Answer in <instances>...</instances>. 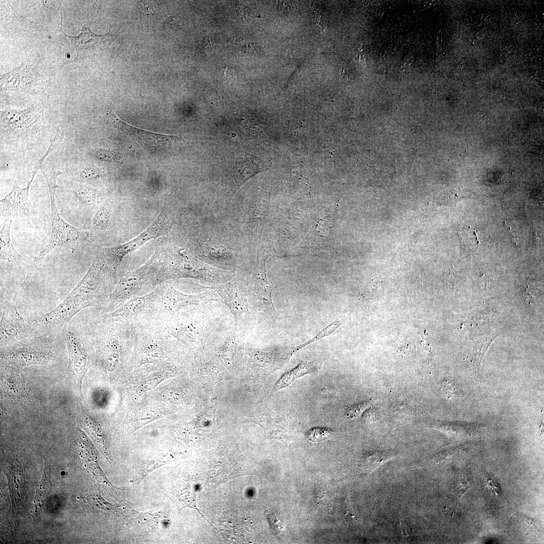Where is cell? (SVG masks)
Segmentation results:
<instances>
[{"mask_svg":"<svg viewBox=\"0 0 544 544\" xmlns=\"http://www.w3.org/2000/svg\"><path fill=\"white\" fill-rule=\"evenodd\" d=\"M229 308L235 322V333L241 335L250 326L251 306L246 287L232 281L212 288Z\"/></svg>","mask_w":544,"mask_h":544,"instance_id":"obj_8","label":"cell"},{"mask_svg":"<svg viewBox=\"0 0 544 544\" xmlns=\"http://www.w3.org/2000/svg\"><path fill=\"white\" fill-rule=\"evenodd\" d=\"M156 284L173 279L191 278L209 282L226 280L229 272L198 260L184 249L176 250L166 259L159 257Z\"/></svg>","mask_w":544,"mask_h":544,"instance_id":"obj_2","label":"cell"},{"mask_svg":"<svg viewBox=\"0 0 544 544\" xmlns=\"http://www.w3.org/2000/svg\"><path fill=\"white\" fill-rule=\"evenodd\" d=\"M245 50L248 53H251L253 54H257L258 53V48H256V47L253 44H248L245 47Z\"/></svg>","mask_w":544,"mask_h":544,"instance_id":"obj_35","label":"cell"},{"mask_svg":"<svg viewBox=\"0 0 544 544\" xmlns=\"http://www.w3.org/2000/svg\"><path fill=\"white\" fill-rule=\"evenodd\" d=\"M199 308L178 312L155 322L170 337L185 344L200 343L213 331L217 322Z\"/></svg>","mask_w":544,"mask_h":544,"instance_id":"obj_3","label":"cell"},{"mask_svg":"<svg viewBox=\"0 0 544 544\" xmlns=\"http://www.w3.org/2000/svg\"><path fill=\"white\" fill-rule=\"evenodd\" d=\"M215 298L216 296L211 292L187 294L178 291L171 285L164 286L156 320L163 319L179 312L181 310L188 306H198L203 301Z\"/></svg>","mask_w":544,"mask_h":544,"instance_id":"obj_12","label":"cell"},{"mask_svg":"<svg viewBox=\"0 0 544 544\" xmlns=\"http://www.w3.org/2000/svg\"><path fill=\"white\" fill-rule=\"evenodd\" d=\"M108 274H115L100 254L65 299L56 308L39 317L37 323L48 328L62 327L82 310L101 302L106 296L104 282Z\"/></svg>","mask_w":544,"mask_h":544,"instance_id":"obj_1","label":"cell"},{"mask_svg":"<svg viewBox=\"0 0 544 544\" xmlns=\"http://www.w3.org/2000/svg\"><path fill=\"white\" fill-rule=\"evenodd\" d=\"M51 356L40 349L22 346L6 354L3 358L8 362L17 366L46 363Z\"/></svg>","mask_w":544,"mask_h":544,"instance_id":"obj_16","label":"cell"},{"mask_svg":"<svg viewBox=\"0 0 544 544\" xmlns=\"http://www.w3.org/2000/svg\"><path fill=\"white\" fill-rule=\"evenodd\" d=\"M92 154L98 159L109 162H119L120 157L116 154L105 149H96L93 150Z\"/></svg>","mask_w":544,"mask_h":544,"instance_id":"obj_28","label":"cell"},{"mask_svg":"<svg viewBox=\"0 0 544 544\" xmlns=\"http://www.w3.org/2000/svg\"><path fill=\"white\" fill-rule=\"evenodd\" d=\"M157 251L140 267L122 276L106 300L103 310L108 313L136 296L147 286L156 285L159 267Z\"/></svg>","mask_w":544,"mask_h":544,"instance_id":"obj_5","label":"cell"},{"mask_svg":"<svg viewBox=\"0 0 544 544\" xmlns=\"http://www.w3.org/2000/svg\"><path fill=\"white\" fill-rule=\"evenodd\" d=\"M487 485L495 494L498 495L499 494V488L498 485L496 482L489 479L487 482Z\"/></svg>","mask_w":544,"mask_h":544,"instance_id":"obj_34","label":"cell"},{"mask_svg":"<svg viewBox=\"0 0 544 544\" xmlns=\"http://www.w3.org/2000/svg\"><path fill=\"white\" fill-rule=\"evenodd\" d=\"M106 117L108 123L148 149L160 150L167 148L181 141V138L177 135L154 133L130 125L119 118L111 109L107 111Z\"/></svg>","mask_w":544,"mask_h":544,"instance_id":"obj_11","label":"cell"},{"mask_svg":"<svg viewBox=\"0 0 544 544\" xmlns=\"http://www.w3.org/2000/svg\"><path fill=\"white\" fill-rule=\"evenodd\" d=\"M394 456L392 450L377 451L365 457L361 462L359 469L362 473L369 474L378 466Z\"/></svg>","mask_w":544,"mask_h":544,"instance_id":"obj_23","label":"cell"},{"mask_svg":"<svg viewBox=\"0 0 544 544\" xmlns=\"http://www.w3.org/2000/svg\"><path fill=\"white\" fill-rule=\"evenodd\" d=\"M36 174L32 173L27 186L21 188L14 185L11 191L0 200L1 216L6 218L22 216L31 213L33 208L29 197V191Z\"/></svg>","mask_w":544,"mask_h":544,"instance_id":"obj_14","label":"cell"},{"mask_svg":"<svg viewBox=\"0 0 544 544\" xmlns=\"http://www.w3.org/2000/svg\"><path fill=\"white\" fill-rule=\"evenodd\" d=\"M42 172L47 183L51 201V231L47 243L34 258L36 263H39L50 251L57 247L72 244L80 236L79 230L65 221L60 215L55 202V192L56 178L61 174L60 171H54L51 174Z\"/></svg>","mask_w":544,"mask_h":544,"instance_id":"obj_7","label":"cell"},{"mask_svg":"<svg viewBox=\"0 0 544 544\" xmlns=\"http://www.w3.org/2000/svg\"><path fill=\"white\" fill-rule=\"evenodd\" d=\"M176 220L168 208H162L154 222L146 229L131 240L113 247L103 248L101 255L116 273L123 257L138 249L148 241L168 233Z\"/></svg>","mask_w":544,"mask_h":544,"instance_id":"obj_6","label":"cell"},{"mask_svg":"<svg viewBox=\"0 0 544 544\" xmlns=\"http://www.w3.org/2000/svg\"><path fill=\"white\" fill-rule=\"evenodd\" d=\"M165 286L157 287L146 295L135 296L102 317L105 322L129 326L145 325L155 322Z\"/></svg>","mask_w":544,"mask_h":544,"instance_id":"obj_4","label":"cell"},{"mask_svg":"<svg viewBox=\"0 0 544 544\" xmlns=\"http://www.w3.org/2000/svg\"><path fill=\"white\" fill-rule=\"evenodd\" d=\"M370 401H366L352 404L346 409L345 414L349 418H357L370 405Z\"/></svg>","mask_w":544,"mask_h":544,"instance_id":"obj_29","label":"cell"},{"mask_svg":"<svg viewBox=\"0 0 544 544\" xmlns=\"http://www.w3.org/2000/svg\"><path fill=\"white\" fill-rule=\"evenodd\" d=\"M110 213L109 208L105 205H102L96 210L93 218V224L95 227L103 229L106 228L109 223Z\"/></svg>","mask_w":544,"mask_h":544,"instance_id":"obj_27","label":"cell"},{"mask_svg":"<svg viewBox=\"0 0 544 544\" xmlns=\"http://www.w3.org/2000/svg\"><path fill=\"white\" fill-rule=\"evenodd\" d=\"M496 336L489 335L485 338L478 340L474 346L470 350V355L471 362L474 365L479 368L480 366L482 358L491 342L496 337Z\"/></svg>","mask_w":544,"mask_h":544,"instance_id":"obj_25","label":"cell"},{"mask_svg":"<svg viewBox=\"0 0 544 544\" xmlns=\"http://www.w3.org/2000/svg\"><path fill=\"white\" fill-rule=\"evenodd\" d=\"M48 81L34 68L24 61L13 70L1 77V91H18L32 95L43 94Z\"/></svg>","mask_w":544,"mask_h":544,"instance_id":"obj_10","label":"cell"},{"mask_svg":"<svg viewBox=\"0 0 544 544\" xmlns=\"http://www.w3.org/2000/svg\"><path fill=\"white\" fill-rule=\"evenodd\" d=\"M15 300V297L13 300L6 303L2 309L0 327L1 345L27 333L29 330V326L17 310Z\"/></svg>","mask_w":544,"mask_h":544,"instance_id":"obj_15","label":"cell"},{"mask_svg":"<svg viewBox=\"0 0 544 544\" xmlns=\"http://www.w3.org/2000/svg\"><path fill=\"white\" fill-rule=\"evenodd\" d=\"M139 9L142 13L145 15L151 16L155 13V9L153 7L145 4H140Z\"/></svg>","mask_w":544,"mask_h":544,"instance_id":"obj_32","label":"cell"},{"mask_svg":"<svg viewBox=\"0 0 544 544\" xmlns=\"http://www.w3.org/2000/svg\"><path fill=\"white\" fill-rule=\"evenodd\" d=\"M125 326L124 324L120 331L109 329L105 335L102 346L103 358L104 366L108 370H115L119 364L122 348L120 335Z\"/></svg>","mask_w":544,"mask_h":544,"instance_id":"obj_17","label":"cell"},{"mask_svg":"<svg viewBox=\"0 0 544 544\" xmlns=\"http://www.w3.org/2000/svg\"><path fill=\"white\" fill-rule=\"evenodd\" d=\"M62 32L71 41L77 52L76 57L70 63L79 62L107 49L113 40V35L110 32L98 35L90 30V27H87L82 24L81 31L78 36H71Z\"/></svg>","mask_w":544,"mask_h":544,"instance_id":"obj_13","label":"cell"},{"mask_svg":"<svg viewBox=\"0 0 544 544\" xmlns=\"http://www.w3.org/2000/svg\"><path fill=\"white\" fill-rule=\"evenodd\" d=\"M72 188L76 198L83 207H90L96 202L98 196L94 189L77 183L72 185Z\"/></svg>","mask_w":544,"mask_h":544,"instance_id":"obj_24","label":"cell"},{"mask_svg":"<svg viewBox=\"0 0 544 544\" xmlns=\"http://www.w3.org/2000/svg\"><path fill=\"white\" fill-rule=\"evenodd\" d=\"M266 257L263 255L257 256L256 266L251 277V281L246 287L251 306L267 314L274 321L279 318L278 314L272 301V293L276 286L270 284L266 274Z\"/></svg>","mask_w":544,"mask_h":544,"instance_id":"obj_9","label":"cell"},{"mask_svg":"<svg viewBox=\"0 0 544 544\" xmlns=\"http://www.w3.org/2000/svg\"><path fill=\"white\" fill-rule=\"evenodd\" d=\"M322 365L319 361L308 362L301 361L293 369L285 373L276 384V388L279 389L291 385L294 380L306 374H317Z\"/></svg>","mask_w":544,"mask_h":544,"instance_id":"obj_20","label":"cell"},{"mask_svg":"<svg viewBox=\"0 0 544 544\" xmlns=\"http://www.w3.org/2000/svg\"><path fill=\"white\" fill-rule=\"evenodd\" d=\"M104 172L99 168L87 167L83 168L80 173L81 178L84 179H95L102 177Z\"/></svg>","mask_w":544,"mask_h":544,"instance_id":"obj_30","label":"cell"},{"mask_svg":"<svg viewBox=\"0 0 544 544\" xmlns=\"http://www.w3.org/2000/svg\"><path fill=\"white\" fill-rule=\"evenodd\" d=\"M278 8L282 11H290L293 6L289 2L278 1Z\"/></svg>","mask_w":544,"mask_h":544,"instance_id":"obj_33","label":"cell"},{"mask_svg":"<svg viewBox=\"0 0 544 544\" xmlns=\"http://www.w3.org/2000/svg\"><path fill=\"white\" fill-rule=\"evenodd\" d=\"M51 464L47 461H45V466L43 475L41 481L36 487V494L33 501L32 514L35 516L39 513L43 508L51 490L50 480Z\"/></svg>","mask_w":544,"mask_h":544,"instance_id":"obj_21","label":"cell"},{"mask_svg":"<svg viewBox=\"0 0 544 544\" xmlns=\"http://www.w3.org/2000/svg\"><path fill=\"white\" fill-rule=\"evenodd\" d=\"M64 335L69 352L70 367L77 374H82L87 366V354L75 333L67 331Z\"/></svg>","mask_w":544,"mask_h":544,"instance_id":"obj_18","label":"cell"},{"mask_svg":"<svg viewBox=\"0 0 544 544\" xmlns=\"http://www.w3.org/2000/svg\"><path fill=\"white\" fill-rule=\"evenodd\" d=\"M258 171V166L254 159L249 156L237 160L232 171L235 182L241 186L253 177Z\"/></svg>","mask_w":544,"mask_h":544,"instance_id":"obj_22","label":"cell"},{"mask_svg":"<svg viewBox=\"0 0 544 544\" xmlns=\"http://www.w3.org/2000/svg\"><path fill=\"white\" fill-rule=\"evenodd\" d=\"M334 434V431L329 429L314 427L306 432V437L313 442L319 443L330 440L333 437Z\"/></svg>","mask_w":544,"mask_h":544,"instance_id":"obj_26","label":"cell"},{"mask_svg":"<svg viewBox=\"0 0 544 544\" xmlns=\"http://www.w3.org/2000/svg\"><path fill=\"white\" fill-rule=\"evenodd\" d=\"M394 411L395 413L398 414L399 415H407L412 413L413 407L410 404L404 403L396 405L394 408Z\"/></svg>","mask_w":544,"mask_h":544,"instance_id":"obj_31","label":"cell"},{"mask_svg":"<svg viewBox=\"0 0 544 544\" xmlns=\"http://www.w3.org/2000/svg\"><path fill=\"white\" fill-rule=\"evenodd\" d=\"M12 218H6L0 234L1 259L14 263H23L28 261L15 248L10 236Z\"/></svg>","mask_w":544,"mask_h":544,"instance_id":"obj_19","label":"cell"}]
</instances>
